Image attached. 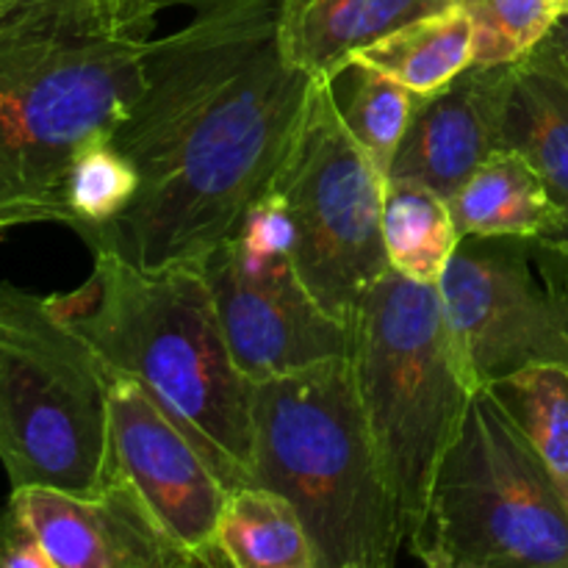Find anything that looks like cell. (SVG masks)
<instances>
[{
  "instance_id": "obj_1",
  "label": "cell",
  "mask_w": 568,
  "mask_h": 568,
  "mask_svg": "<svg viewBox=\"0 0 568 568\" xmlns=\"http://www.w3.org/2000/svg\"><path fill=\"white\" fill-rule=\"evenodd\" d=\"M186 20L153 42L144 92L114 144L142 186L83 239L142 270L203 264L272 189L316 81L292 44L294 0H164Z\"/></svg>"
},
{
  "instance_id": "obj_2",
  "label": "cell",
  "mask_w": 568,
  "mask_h": 568,
  "mask_svg": "<svg viewBox=\"0 0 568 568\" xmlns=\"http://www.w3.org/2000/svg\"><path fill=\"white\" fill-rule=\"evenodd\" d=\"M164 0H0V236L64 225V178L144 92Z\"/></svg>"
},
{
  "instance_id": "obj_3",
  "label": "cell",
  "mask_w": 568,
  "mask_h": 568,
  "mask_svg": "<svg viewBox=\"0 0 568 568\" xmlns=\"http://www.w3.org/2000/svg\"><path fill=\"white\" fill-rule=\"evenodd\" d=\"M92 275L53 305L111 372L136 381L192 438L227 491L253 480V383L222 333L200 264L142 270L92 253Z\"/></svg>"
},
{
  "instance_id": "obj_4",
  "label": "cell",
  "mask_w": 568,
  "mask_h": 568,
  "mask_svg": "<svg viewBox=\"0 0 568 568\" xmlns=\"http://www.w3.org/2000/svg\"><path fill=\"white\" fill-rule=\"evenodd\" d=\"M253 480L297 508L316 568H394L403 521L349 358L253 383Z\"/></svg>"
},
{
  "instance_id": "obj_5",
  "label": "cell",
  "mask_w": 568,
  "mask_h": 568,
  "mask_svg": "<svg viewBox=\"0 0 568 568\" xmlns=\"http://www.w3.org/2000/svg\"><path fill=\"white\" fill-rule=\"evenodd\" d=\"M355 386L405 541L480 388L464 364L438 286L388 270L349 322Z\"/></svg>"
},
{
  "instance_id": "obj_6",
  "label": "cell",
  "mask_w": 568,
  "mask_h": 568,
  "mask_svg": "<svg viewBox=\"0 0 568 568\" xmlns=\"http://www.w3.org/2000/svg\"><path fill=\"white\" fill-rule=\"evenodd\" d=\"M111 369L50 297L0 283V464L14 488L94 497L116 477Z\"/></svg>"
},
{
  "instance_id": "obj_7",
  "label": "cell",
  "mask_w": 568,
  "mask_h": 568,
  "mask_svg": "<svg viewBox=\"0 0 568 568\" xmlns=\"http://www.w3.org/2000/svg\"><path fill=\"white\" fill-rule=\"evenodd\" d=\"M408 547L425 568H568V503L488 388L471 397Z\"/></svg>"
},
{
  "instance_id": "obj_8",
  "label": "cell",
  "mask_w": 568,
  "mask_h": 568,
  "mask_svg": "<svg viewBox=\"0 0 568 568\" xmlns=\"http://www.w3.org/2000/svg\"><path fill=\"white\" fill-rule=\"evenodd\" d=\"M292 214L294 264L311 297L349 325L392 266L383 244L386 178L344 125L333 83H320L272 181Z\"/></svg>"
},
{
  "instance_id": "obj_9",
  "label": "cell",
  "mask_w": 568,
  "mask_h": 568,
  "mask_svg": "<svg viewBox=\"0 0 568 568\" xmlns=\"http://www.w3.org/2000/svg\"><path fill=\"white\" fill-rule=\"evenodd\" d=\"M438 292L477 388L530 366L568 372V244L555 233L464 236Z\"/></svg>"
},
{
  "instance_id": "obj_10",
  "label": "cell",
  "mask_w": 568,
  "mask_h": 568,
  "mask_svg": "<svg viewBox=\"0 0 568 568\" xmlns=\"http://www.w3.org/2000/svg\"><path fill=\"white\" fill-rule=\"evenodd\" d=\"M109 399L116 469L131 480L189 568H231L220 547L227 486L214 466L136 381L111 372Z\"/></svg>"
},
{
  "instance_id": "obj_11",
  "label": "cell",
  "mask_w": 568,
  "mask_h": 568,
  "mask_svg": "<svg viewBox=\"0 0 568 568\" xmlns=\"http://www.w3.org/2000/svg\"><path fill=\"white\" fill-rule=\"evenodd\" d=\"M222 333L233 361L250 383L286 375L333 358H349V325L327 314L297 266L244 272L225 244L203 258Z\"/></svg>"
},
{
  "instance_id": "obj_12",
  "label": "cell",
  "mask_w": 568,
  "mask_h": 568,
  "mask_svg": "<svg viewBox=\"0 0 568 568\" xmlns=\"http://www.w3.org/2000/svg\"><path fill=\"white\" fill-rule=\"evenodd\" d=\"M9 499L55 568H189L122 469L94 497L14 488Z\"/></svg>"
},
{
  "instance_id": "obj_13",
  "label": "cell",
  "mask_w": 568,
  "mask_h": 568,
  "mask_svg": "<svg viewBox=\"0 0 568 568\" xmlns=\"http://www.w3.org/2000/svg\"><path fill=\"white\" fill-rule=\"evenodd\" d=\"M510 67H469L442 92L419 98L388 181L422 183L453 197L503 150Z\"/></svg>"
},
{
  "instance_id": "obj_14",
  "label": "cell",
  "mask_w": 568,
  "mask_h": 568,
  "mask_svg": "<svg viewBox=\"0 0 568 568\" xmlns=\"http://www.w3.org/2000/svg\"><path fill=\"white\" fill-rule=\"evenodd\" d=\"M503 150L530 161L568 211V70L544 44L510 67Z\"/></svg>"
},
{
  "instance_id": "obj_15",
  "label": "cell",
  "mask_w": 568,
  "mask_h": 568,
  "mask_svg": "<svg viewBox=\"0 0 568 568\" xmlns=\"http://www.w3.org/2000/svg\"><path fill=\"white\" fill-rule=\"evenodd\" d=\"M453 6L458 0H294V55L316 81L336 83L358 50Z\"/></svg>"
},
{
  "instance_id": "obj_16",
  "label": "cell",
  "mask_w": 568,
  "mask_h": 568,
  "mask_svg": "<svg viewBox=\"0 0 568 568\" xmlns=\"http://www.w3.org/2000/svg\"><path fill=\"white\" fill-rule=\"evenodd\" d=\"M447 203L460 239L544 236L566 214L530 161L514 150L494 153Z\"/></svg>"
},
{
  "instance_id": "obj_17",
  "label": "cell",
  "mask_w": 568,
  "mask_h": 568,
  "mask_svg": "<svg viewBox=\"0 0 568 568\" xmlns=\"http://www.w3.org/2000/svg\"><path fill=\"white\" fill-rule=\"evenodd\" d=\"M353 64L375 67L419 98H427L471 67V22L460 6H453L358 50Z\"/></svg>"
},
{
  "instance_id": "obj_18",
  "label": "cell",
  "mask_w": 568,
  "mask_h": 568,
  "mask_svg": "<svg viewBox=\"0 0 568 568\" xmlns=\"http://www.w3.org/2000/svg\"><path fill=\"white\" fill-rule=\"evenodd\" d=\"M220 547L231 568H316L297 508L264 486L227 491L220 516Z\"/></svg>"
},
{
  "instance_id": "obj_19",
  "label": "cell",
  "mask_w": 568,
  "mask_h": 568,
  "mask_svg": "<svg viewBox=\"0 0 568 568\" xmlns=\"http://www.w3.org/2000/svg\"><path fill=\"white\" fill-rule=\"evenodd\" d=\"M383 244L394 272L438 286L458 250L460 233L442 194L422 183L386 181Z\"/></svg>"
},
{
  "instance_id": "obj_20",
  "label": "cell",
  "mask_w": 568,
  "mask_h": 568,
  "mask_svg": "<svg viewBox=\"0 0 568 568\" xmlns=\"http://www.w3.org/2000/svg\"><path fill=\"white\" fill-rule=\"evenodd\" d=\"M486 388L519 425L568 503V372L530 366Z\"/></svg>"
},
{
  "instance_id": "obj_21",
  "label": "cell",
  "mask_w": 568,
  "mask_h": 568,
  "mask_svg": "<svg viewBox=\"0 0 568 568\" xmlns=\"http://www.w3.org/2000/svg\"><path fill=\"white\" fill-rule=\"evenodd\" d=\"M344 75H349L347 92L333 87L338 114L355 142L366 150V155L388 181L399 144L414 120L419 94L375 67L353 64Z\"/></svg>"
},
{
  "instance_id": "obj_22",
  "label": "cell",
  "mask_w": 568,
  "mask_h": 568,
  "mask_svg": "<svg viewBox=\"0 0 568 568\" xmlns=\"http://www.w3.org/2000/svg\"><path fill=\"white\" fill-rule=\"evenodd\" d=\"M139 186V170L116 148L114 139L87 144L72 159L64 178V225L81 239H89L131 209Z\"/></svg>"
},
{
  "instance_id": "obj_23",
  "label": "cell",
  "mask_w": 568,
  "mask_h": 568,
  "mask_svg": "<svg viewBox=\"0 0 568 568\" xmlns=\"http://www.w3.org/2000/svg\"><path fill=\"white\" fill-rule=\"evenodd\" d=\"M471 22V67H510L558 22L552 0H458Z\"/></svg>"
},
{
  "instance_id": "obj_24",
  "label": "cell",
  "mask_w": 568,
  "mask_h": 568,
  "mask_svg": "<svg viewBox=\"0 0 568 568\" xmlns=\"http://www.w3.org/2000/svg\"><path fill=\"white\" fill-rule=\"evenodd\" d=\"M0 568H55L44 544L11 499L0 510Z\"/></svg>"
},
{
  "instance_id": "obj_25",
  "label": "cell",
  "mask_w": 568,
  "mask_h": 568,
  "mask_svg": "<svg viewBox=\"0 0 568 568\" xmlns=\"http://www.w3.org/2000/svg\"><path fill=\"white\" fill-rule=\"evenodd\" d=\"M541 44L568 70V14L558 17V22H555L552 31L547 33Z\"/></svg>"
},
{
  "instance_id": "obj_26",
  "label": "cell",
  "mask_w": 568,
  "mask_h": 568,
  "mask_svg": "<svg viewBox=\"0 0 568 568\" xmlns=\"http://www.w3.org/2000/svg\"><path fill=\"white\" fill-rule=\"evenodd\" d=\"M549 233H555V236L564 239V242L568 244V211L564 214V220L558 222V227H555V231H549Z\"/></svg>"
},
{
  "instance_id": "obj_27",
  "label": "cell",
  "mask_w": 568,
  "mask_h": 568,
  "mask_svg": "<svg viewBox=\"0 0 568 568\" xmlns=\"http://www.w3.org/2000/svg\"><path fill=\"white\" fill-rule=\"evenodd\" d=\"M552 6L558 9V14H568V0H552Z\"/></svg>"
},
{
  "instance_id": "obj_28",
  "label": "cell",
  "mask_w": 568,
  "mask_h": 568,
  "mask_svg": "<svg viewBox=\"0 0 568 568\" xmlns=\"http://www.w3.org/2000/svg\"><path fill=\"white\" fill-rule=\"evenodd\" d=\"M347 568H386V566H375V564H361V566H347Z\"/></svg>"
}]
</instances>
